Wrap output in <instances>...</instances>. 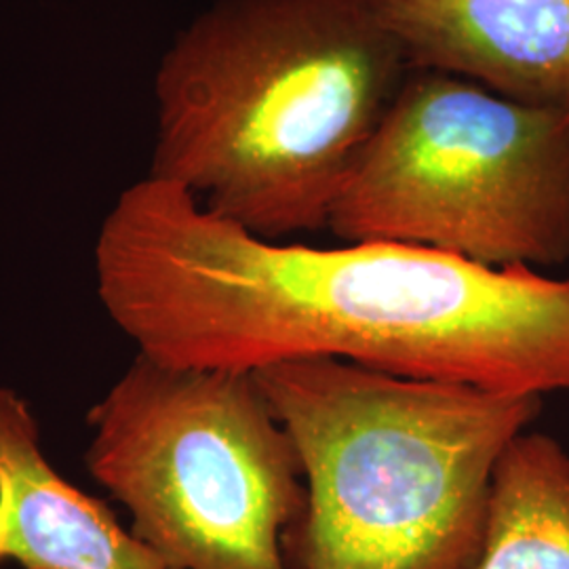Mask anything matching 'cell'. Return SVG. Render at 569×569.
<instances>
[{
    "label": "cell",
    "mask_w": 569,
    "mask_h": 569,
    "mask_svg": "<svg viewBox=\"0 0 569 569\" xmlns=\"http://www.w3.org/2000/svg\"><path fill=\"white\" fill-rule=\"evenodd\" d=\"M93 264L112 323L163 366L323 357L502 395L569 390V277L418 244L268 241L150 176L103 218Z\"/></svg>",
    "instance_id": "1"
},
{
    "label": "cell",
    "mask_w": 569,
    "mask_h": 569,
    "mask_svg": "<svg viewBox=\"0 0 569 569\" xmlns=\"http://www.w3.org/2000/svg\"><path fill=\"white\" fill-rule=\"evenodd\" d=\"M411 72L378 0H213L159 63L148 176L268 241L329 230Z\"/></svg>",
    "instance_id": "2"
},
{
    "label": "cell",
    "mask_w": 569,
    "mask_h": 569,
    "mask_svg": "<svg viewBox=\"0 0 569 569\" xmlns=\"http://www.w3.org/2000/svg\"><path fill=\"white\" fill-rule=\"evenodd\" d=\"M293 439L306 510L291 569H472L493 468L542 397L392 376L340 359L253 371Z\"/></svg>",
    "instance_id": "3"
},
{
    "label": "cell",
    "mask_w": 569,
    "mask_h": 569,
    "mask_svg": "<svg viewBox=\"0 0 569 569\" xmlns=\"http://www.w3.org/2000/svg\"><path fill=\"white\" fill-rule=\"evenodd\" d=\"M87 427L91 477L167 569H291L305 467L253 373L136 355Z\"/></svg>",
    "instance_id": "4"
},
{
    "label": "cell",
    "mask_w": 569,
    "mask_h": 569,
    "mask_svg": "<svg viewBox=\"0 0 569 569\" xmlns=\"http://www.w3.org/2000/svg\"><path fill=\"white\" fill-rule=\"evenodd\" d=\"M329 230L342 243L418 244L489 268L568 264L569 103L413 70Z\"/></svg>",
    "instance_id": "5"
},
{
    "label": "cell",
    "mask_w": 569,
    "mask_h": 569,
    "mask_svg": "<svg viewBox=\"0 0 569 569\" xmlns=\"http://www.w3.org/2000/svg\"><path fill=\"white\" fill-rule=\"evenodd\" d=\"M413 70L533 106L569 103V0H378Z\"/></svg>",
    "instance_id": "6"
},
{
    "label": "cell",
    "mask_w": 569,
    "mask_h": 569,
    "mask_svg": "<svg viewBox=\"0 0 569 569\" xmlns=\"http://www.w3.org/2000/svg\"><path fill=\"white\" fill-rule=\"evenodd\" d=\"M21 569H167L112 509L63 479L28 401L0 387V563Z\"/></svg>",
    "instance_id": "7"
},
{
    "label": "cell",
    "mask_w": 569,
    "mask_h": 569,
    "mask_svg": "<svg viewBox=\"0 0 569 569\" xmlns=\"http://www.w3.org/2000/svg\"><path fill=\"white\" fill-rule=\"evenodd\" d=\"M472 569H569V451L555 437L523 430L502 451Z\"/></svg>",
    "instance_id": "8"
}]
</instances>
